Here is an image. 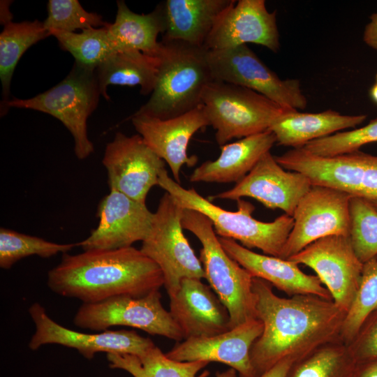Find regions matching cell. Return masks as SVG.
I'll return each mask as SVG.
<instances>
[{
  "label": "cell",
  "instance_id": "6da1fadb",
  "mask_svg": "<svg viewBox=\"0 0 377 377\" xmlns=\"http://www.w3.org/2000/svg\"><path fill=\"white\" fill-rule=\"evenodd\" d=\"M272 286L253 278L256 317L263 325L250 351L256 377L284 358L298 360L319 346L340 339L346 314L332 300L310 294L281 297Z\"/></svg>",
  "mask_w": 377,
  "mask_h": 377
},
{
  "label": "cell",
  "instance_id": "7a4b0ae2",
  "mask_svg": "<svg viewBox=\"0 0 377 377\" xmlns=\"http://www.w3.org/2000/svg\"><path fill=\"white\" fill-rule=\"evenodd\" d=\"M47 286L55 293L83 303L113 297H144L160 290L164 280L159 267L133 246L63 253L60 263L47 273Z\"/></svg>",
  "mask_w": 377,
  "mask_h": 377
},
{
  "label": "cell",
  "instance_id": "3957f363",
  "mask_svg": "<svg viewBox=\"0 0 377 377\" xmlns=\"http://www.w3.org/2000/svg\"><path fill=\"white\" fill-rule=\"evenodd\" d=\"M157 55L160 64L155 87L149 100L135 113L168 119L200 105L205 87L214 80L207 50L162 39Z\"/></svg>",
  "mask_w": 377,
  "mask_h": 377
},
{
  "label": "cell",
  "instance_id": "277c9868",
  "mask_svg": "<svg viewBox=\"0 0 377 377\" xmlns=\"http://www.w3.org/2000/svg\"><path fill=\"white\" fill-rule=\"evenodd\" d=\"M158 185L172 195L184 209L202 213L212 222L221 237L239 241L243 246L261 250L264 254L281 258L284 246L293 227V216L283 214L271 222L254 219V206L243 199L237 200L235 212L224 209L202 197L194 188L186 189L171 178L163 169Z\"/></svg>",
  "mask_w": 377,
  "mask_h": 377
},
{
  "label": "cell",
  "instance_id": "5b68a950",
  "mask_svg": "<svg viewBox=\"0 0 377 377\" xmlns=\"http://www.w3.org/2000/svg\"><path fill=\"white\" fill-rule=\"evenodd\" d=\"M182 225L202 244L200 260L205 279L228 309L231 329L256 318L253 277L226 252L210 220L200 212L183 208Z\"/></svg>",
  "mask_w": 377,
  "mask_h": 377
},
{
  "label": "cell",
  "instance_id": "8992f818",
  "mask_svg": "<svg viewBox=\"0 0 377 377\" xmlns=\"http://www.w3.org/2000/svg\"><path fill=\"white\" fill-rule=\"evenodd\" d=\"M96 69L75 62L68 75L59 84L34 97L13 98L1 107L31 109L47 113L59 119L71 133L74 152L83 160L94 152L87 134V119L96 108L101 96Z\"/></svg>",
  "mask_w": 377,
  "mask_h": 377
},
{
  "label": "cell",
  "instance_id": "52a82bcc",
  "mask_svg": "<svg viewBox=\"0 0 377 377\" xmlns=\"http://www.w3.org/2000/svg\"><path fill=\"white\" fill-rule=\"evenodd\" d=\"M201 105L221 147L233 138L269 130L290 109L251 89L218 80L205 87Z\"/></svg>",
  "mask_w": 377,
  "mask_h": 377
},
{
  "label": "cell",
  "instance_id": "ba28073f",
  "mask_svg": "<svg viewBox=\"0 0 377 377\" xmlns=\"http://www.w3.org/2000/svg\"><path fill=\"white\" fill-rule=\"evenodd\" d=\"M183 208L170 194L161 198L150 232L140 251L161 269L168 296L179 288L184 279H205L200 260L183 232Z\"/></svg>",
  "mask_w": 377,
  "mask_h": 377
},
{
  "label": "cell",
  "instance_id": "9c48e42d",
  "mask_svg": "<svg viewBox=\"0 0 377 377\" xmlns=\"http://www.w3.org/2000/svg\"><path fill=\"white\" fill-rule=\"evenodd\" d=\"M285 169L306 175L312 184L336 188L351 196L377 200V156L360 150L320 157L293 148L274 156Z\"/></svg>",
  "mask_w": 377,
  "mask_h": 377
},
{
  "label": "cell",
  "instance_id": "30bf717a",
  "mask_svg": "<svg viewBox=\"0 0 377 377\" xmlns=\"http://www.w3.org/2000/svg\"><path fill=\"white\" fill-rule=\"evenodd\" d=\"M207 59L214 80L251 89L286 108L297 110L307 106L300 82L281 79L247 45L207 50Z\"/></svg>",
  "mask_w": 377,
  "mask_h": 377
},
{
  "label": "cell",
  "instance_id": "8fae6325",
  "mask_svg": "<svg viewBox=\"0 0 377 377\" xmlns=\"http://www.w3.org/2000/svg\"><path fill=\"white\" fill-rule=\"evenodd\" d=\"M73 323L80 328L103 332L113 326H128L151 335L177 341L184 339L170 312L162 304L159 290L140 297L121 295L97 303H83Z\"/></svg>",
  "mask_w": 377,
  "mask_h": 377
},
{
  "label": "cell",
  "instance_id": "7c38bea8",
  "mask_svg": "<svg viewBox=\"0 0 377 377\" xmlns=\"http://www.w3.org/2000/svg\"><path fill=\"white\" fill-rule=\"evenodd\" d=\"M351 197L336 188L312 184L295 210L293 227L281 258L288 260L325 237L349 236Z\"/></svg>",
  "mask_w": 377,
  "mask_h": 377
},
{
  "label": "cell",
  "instance_id": "4fadbf2b",
  "mask_svg": "<svg viewBox=\"0 0 377 377\" xmlns=\"http://www.w3.org/2000/svg\"><path fill=\"white\" fill-rule=\"evenodd\" d=\"M288 260L311 268L334 302L348 312L358 289L364 264L357 257L349 236L321 238Z\"/></svg>",
  "mask_w": 377,
  "mask_h": 377
},
{
  "label": "cell",
  "instance_id": "5bb4252c",
  "mask_svg": "<svg viewBox=\"0 0 377 377\" xmlns=\"http://www.w3.org/2000/svg\"><path fill=\"white\" fill-rule=\"evenodd\" d=\"M103 164L107 170L110 188L145 203L150 189L158 184L165 161L139 135L116 133L105 147Z\"/></svg>",
  "mask_w": 377,
  "mask_h": 377
},
{
  "label": "cell",
  "instance_id": "9a60e30c",
  "mask_svg": "<svg viewBox=\"0 0 377 377\" xmlns=\"http://www.w3.org/2000/svg\"><path fill=\"white\" fill-rule=\"evenodd\" d=\"M311 186L306 175L283 168L269 151L232 188L209 198L237 201L249 197L267 208L279 209L293 216L299 202Z\"/></svg>",
  "mask_w": 377,
  "mask_h": 377
},
{
  "label": "cell",
  "instance_id": "2e32d148",
  "mask_svg": "<svg viewBox=\"0 0 377 377\" xmlns=\"http://www.w3.org/2000/svg\"><path fill=\"white\" fill-rule=\"evenodd\" d=\"M36 330L29 347L35 350L45 344H59L76 349L83 357L92 359L97 353L141 355L155 344L133 330H105L87 334L63 327L51 319L43 306L35 302L29 309Z\"/></svg>",
  "mask_w": 377,
  "mask_h": 377
},
{
  "label": "cell",
  "instance_id": "e0dca14e",
  "mask_svg": "<svg viewBox=\"0 0 377 377\" xmlns=\"http://www.w3.org/2000/svg\"><path fill=\"white\" fill-rule=\"evenodd\" d=\"M96 215L97 227L77 243L84 251L117 249L142 242L150 232L154 218L145 203L113 188L100 201Z\"/></svg>",
  "mask_w": 377,
  "mask_h": 377
},
{
  "label": "cell",
  "instance_id": "ac0fdd59",
  "mask_svg": "<svg viewBox=\"0 0 377 377\" xmlns=\"http://www.w3.org/2000/svg\"><path fill=\"white\" fill-rule=\"evenodd\" d=\"M247 43L279 50L276 11L269 12L264 0L235 1L219 17L204 47L218 50Z\"/></svg>",
  "mask_w": 377,
  "mask_h": 377
},
{
  "label": "cell",
  "instance_id": "d6986e66",
  "mask_svg": "<svg viewBox=\"0 0 377 377\" xmlns=\"http://www.w3.org/2000/svg\"><path fill=\"white\" fill-rule=\"evenodd\" d=\"M131 121L146 145L168 165L173 179L179 184L182 166H192L197 161L195 156H188L191 138L209 126L202 105L168 119L135 113Z\"/></svg>",
  "mask_w": 377,
  "mask_h": 377
},
{
  "label": "cell",
  "instance_id": "ffe728a7",
  "mask_svg": "<svg viewBox=\"0 0 377 377\" xmlns=\"http://www.w3.org/2000/svg\"><path fill=\"white\" fill-rule=\"evenodd\" d=\"M263 330L262 322L252 319L218 335L186 339L166 355L179 362H221L235 369L239 377H256L250 351Z\"/></svg>",
  "mask_w": 377,
  "mask_h": 377
},
{
  "label": "cell",
  "instance_id": "44dd1931",
  "mask_svg": "<svg viewBox=\"0 0 377 377\" xmlns=\"http://www.w3.org/2000/svg\"><path fill=\"white\" fill-rule=\"evenodd\" d=\"M169 297V312L184 339L212 337L231 329L228 309L201 279H184Z\"/></svg>",
  "mask_w": 377,
  "mask_h": 377
},
{
  "label": "cell",
  "instance_id": "7402d4cb",
  "mask_svg": "<svg viewBox=\"0 0 377 377\" xmlns=\"http://www.w3.org/2000/svg\"><path fill=\"white\" fill-rule=\"evenodd\" d=\"M219 239L226 252L253 277L266 281L290 297L310 294L332 300L318 277L305 274L297 263L256 253L232 239L221 237Z\"/></svg>",
  "mask_w": 377,
  "mask_h": 377
},
{
  "label": "cell",
  "instance_id": "603a6c76",
  "mask_svg": "<svg viewBox=\"0 0 377 377\" xmlns=\"http://www.w3.org/2000/svg\"><path fill=\"white\" fill-rule=\"evenodd\" d=\"M276 143L270 130L250 135L221 147L219 156L207 161L194 169L191 182H238L256 165L262 156Z\"/></svg>",
  "mask_w": 377,
  "mask_h": 377
},
{
  "label": "cell",
  "instance_id": "cb8c5ba5",
  "mask_svg": "<svg viewBox=\"0 0 377 377\" xmlns=\"http://www.w3.org/2000/svg\"><path fill=\"white\" fill-rule=\"evenodd\" d=\"M235 0H166L162 2V39L203 47L221 14Z\"/></svg>",
  "mask_w": 377,
  "mask_h": 377
},
{
  "label": "cell",
  "instance_id": "d4e9b609",
  "mask_svg": "<svg viewBox=\"0 0 377 377\" xmlns=\"http://www.w3.org/2000/svg\"><path fill=\"white\" fill-rule=\"evenodd\" d=\"M366 119V114H341L332 110L309 113L289 109L274 121L269 130L275 135L278 145L300 148L313 140L354 128Z\"/></svg>",
  "mask_w": 377,
  "mask_h": 377
},
{
  "label": "cell",
  "instance_id": "484cf974",
  "mask_svg": "<svg viewBox=\"0 0 377 377\" xmlns=\"http://www.w3.org/2000/svg\"><path fill=\"white\" fill-rule=\"evenodd\" d=\"M114 22L109 23L108 33L116 51L137 50L157 55L160 41L157 38L164 32L162 3L149 13L138 14L127 6L124 1H117Z\"/></svg>",
  "mask_w": 377,
  "mask_h": 377
},
{
  "label": "cell",
  "instance_id": "4316f807",
  "mask_svg": "<svg viewBox=\"0 0 377 377\" xmlns=\"http://www.w3.org/2000/svg\"><path fill=\"white\" fill-rule=\"evenodd\" d=\"M160 59L137 50L117 51L96 69L101 96L110 100L107 87L110 84L140 86V94H151L155 87Z\"/></svg>",
  "mask_w": 377,
  "mask_h": 377
},
{
  "label": "cell",
  "instance_id": "83f0119b",
  "mask_svg": "<svg viewBox=\"0 0 377 377\" xmlns=\"http://www.w3.org/2000/svg\"><path fill=\"white\" fill-rule=\"evenodd\" d=\"M111 369L128 372L133 377H207L208 371L198 375L209 362H179L164 354L156 345L141 355L108 353Z\"/></svg>",
  "mask_w": 377,
  "mask_h": 377
},
{
  "label": "cell",
  "instance_id": "f1b7e54d",
  "mask_svg": "<svg viewBox=\"0 0 377 377\" xmlns=\"http://www.w3.org/2000/svg\"><path fill=\"white\" fill-rule=\"evenodd\" d=\"M43 22H32L4 24L0 34V78L2 86L1 106L9 101L11 79L22 54L34 44L50 36Z\"/></svg>",
  "mask_w": 377,
  "mask_h": 377
},
{
  "label": "cell",
  "instance_id": "f546056e",
  "mask_svg": "<svg viewBox=\"0 0 377 377\" xmlns=\"http://www.w3.org/2000/svg\"><path fill=\"white\" fill-rule=\"evenodd\" d=\"M356 364L348 346L338 339L296 360L286 377H352Z\"/></svg>",
  "mask_w": 377,
  "mask_h": 377
},
{
  "label": "cell",
  "instance_id": "4dcf8cb0",
  "mask_svg": "<svg viewBox=\"0 0 377 377\" xmlns=\"http://www.w3.org/2000/svg\"><path fill=\"white\" fill-rule=\"evenodd\" d=\"M108 26L84 29L81 33L56 31L52 36L57 39L63 50L73 56L75 63L96 69L109 56L117 52L110 42Z\"/></svg>",
  "mask_w": 377,
  "mask_h": 377
},
{
  "label": "cell",
  "instance_id": "1f68e13d",
  "mask_svg": "<svg viewBox=\"0 0 377 377\" xmlns=\"http://www.w3.org/2000/svg\"><path fill=\"white\" fill-rule=\"evenodd\" d=\"M377 309V258L363 264L358 289L346 313L340 339L348 345L367 318Z\"/></svg>",
  "mask_w": 377,
  "mask_h": 377
},
{
  "label": "cell",
  "instance_id": "d6a6232c",
  "mask_svg": "<svg viewBox=\"0 0 377 377\" xmlns=\"http://www.w3.org/2000/svg\"><path fill=\"white\" fill-rule=\"evenodd\" d=\"M77 244H57L43 238L25 235L10 229H0V267L10 269L20 260L38 256L50 258L59 253H66Z\"/></svg>",
  "mask_w": 377,
  "mask_h": 377
},
{
  "label": "cell",
  "instance_id": "836d02e7",
  "mask_svg": "<svg viewBox=\"0 0 377 377\" xmlns=\"http://www.w3.org/2000/svg\"><path fill=\"white\" fill-rule=\"evenodd\" d=\"M349 216V238L357 257L362 263L377 258V209L369 200L352 196Z\"/></svg>",
  "mask_w": 377,
  "mask_h": 377
},
{
  "label": "cell",
  "instance_id": "e575fe53",
  "mask_svg": "<svg viewBox=\"0 0 377 377\" xmlns=\"http://www.w3.org/2000/svg\"><path fill=\"white\" fill-rule=\"evenodd\" d=\"M43 22L51 36L56 31L71 33L109 24L101 15L85 10L77 0H49L47 17Z\"/></svg>",
  "mask_w": 377,
  "mask_h": 377
},
{
  "label": "cell",
  "instance_id": "d590c367",
  "mask_svg": "<svg viewBox=\"0 0 377 377\" xmlns=\"http://www.w3.org/2000/svg\"><path fill=\"white\" fill-rule=\"evenodd\" d=\"M374 142H377V118L362 127L313 140L300 148L314 156L332 157L360 150Z\"/></svg>",
  "mask_w": 377,
  "mask_h": 377
},
{
  "label": "cell",
  "instance_id": "8d00e7d4",
  "mask_svg": "<svg viewBox=\"0 0 377 377\" xmlns=\"http://www.w3.org/2000/svg\"><path fill=\"white\" fill-rule=\"evenodd\" d=\"M348 346L357 362L377 359V309L367 318Z\"/></svg>",
  "mask_w": 377,
  "mask_h": 377
},
{
  "label": "cell",
  "instance_id": "74e56055",
  "mask_svg": "<svg viewBox=\"0 0 377 377\" xmlns=\"http://www.w3.org/2000/svg\"><path fill=\"white\" fill-rule=\"evenodd\" d=\"M295 361L292 357L284 358L258 377H286L290 368Z\"/></svg>",
  "mask_w": 377,
  "mask_h": 377
},
{
  "label": "cell",
  "instance_id": "f35d334b",
  "mask_svg": "<svg viewBox=\"0 0 377 377\" xmlns=\"http://www.w3.org/2000/svg\"><path fill=\"white\" fill-rule=\"evenodd\" d=\"M352 377H377V359L357 362Z\"/></svg>",
  "mask_w": 377,
  "mask_h": 377
},
{
  "label": "cell",
  "instance_id": "ab89813d",
  "mask_svg": "<svg viewBox=\"0 0 377 377\" xmlns=\"http://www.w3.org/2000/svg\"><path fill=\"white\" fill-rule=\"evenodd\" d=\"M370 20L365 27L363 40L368 46L377 50V12L371 15Z\"/></svg>",
  "mask_w": 377,
  "mask_h": 377
},
{
  "label": "cell",
  "instance_id": "60d3db41",
  "mask_svg": "<svg viewBox=\"0 0 377 377\" xmlns=\"http://www.w3.org/2000/svg\"><path fill=\"white\" fill-rule=\"evenodd\" d=\"M216 377H237V371L235 369L230 368L223 372H217Z\"/></svg>",
  "mask_w": 377,
  "mask_h": 377
},
{
  "label": "cell",
  "instance_id": "b9f144b4",
  "mask_svg": "<svg viewBox=\"0 0 377 377\" xmlns=\"http://www.w3.org/2000/svg\"><path fill=\"white\" fill-rule=\"evenodd\" d=\"M370 94L372 99L377 103V84L376 83L372 87Z\"/></svg>",
  "mask_w": 377,
  "mask_h": 377
},
{
  "label": "cell",
  "instance_id": "7bdbcfd3",
  "mask_svg": "<svg viewBox=\"0 0 377 377\" xmlns=\"http://www.w3.org/2000/svg\"><path fill=\"white\" fill-rule=\"evenodd\" d=\"M374 207L377 209V200H369Z\"/></svg>",
  "mask_w": 377,
  "mask_h": 377
},
{
  "label": "cell",
  "instance_id": "ee69618b",
  "mask_svg": "<svg viewBox=\"0 0 377 377\" xmlns=\"http://www.w3.org/2000/svg\"><path fill=\"white\" fill-rule=\"evenodd\" d=\"M376 84H377V75H376Z\"/></svg>",
  "mask_w": 377,
  "mask_h": 377
}]
</instances>
